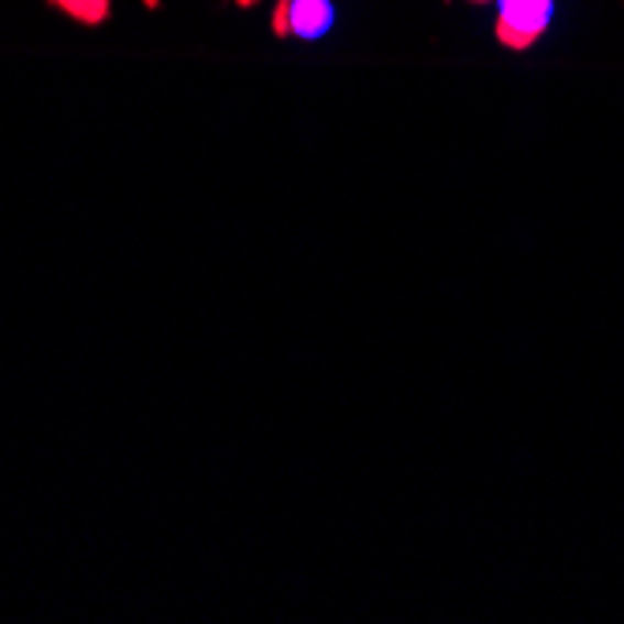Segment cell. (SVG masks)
Listing matches in <instances>:
<instances>
[{
    "mask_svg": "<svg viewBox=\"0 0 624 624\" xmlns=\"http://www.w3.org/2000/svg\"><path fill=\"white\" fill-rule=\"evenodd\" d=\"M240 4H254V0H240Z\"/></svg>",
    "mask_w": 624,
    "mask_h": 624,
    "instance_id": "cell-5",
    "label": "cell"
},
{
    "mask_svg": "<svg viewBox=\"0 0 624 624\" xmlns=\"http://www.w3.org/2000/svg\"><path fill=\"white\" fill-rule=\"evenodd\" d=\"M554 0H497V37L508 50H527L554 23Z\"/></svg>",
    "mask_w": 624,
    "mask_h": 624,
    "instance_id": "cell-1",
    "label": "cell"
},
{
    "mask_svg": "<svg viewBox=\"0 0 624 624\" xmlns=\"http://www.w3.org/2000/svg\"><path fill=\"white\" fill-rule=\"evenodd\" d=\"M143 4H146V8H157V4H161V0H143Z\"/></svg>",
    "mask_w": 624,
    "mask_h": 624,
    "instance_id": "cell-4",
    "label": "cell"
},
{
    "mask_svg": "<svg viewBox=\"0 0 624 624\" xmlns=\"http://www.w3.org/2000/svg\"><path fill=\"white\" fill-rule=\"evenodd\" d=\"M333 0H281L277 12H273V31L318 42L333 31Z\"/></svg>",
    "mask_w": 624,
    "mask_h": 624,
    "instance_id": "cell-2",
    "label": "cell"
},
{
    "mask_svg": "<svg viewBox=\"0 0 624 624\" xmlns=\"http://www.w3.org/2000/svg\"><path fill=\"white\" fill-rule=\"evenodd\" d=\"M50 4L64 8L75 23H90V26H98L109 15V0H50Z\"/></svg>",
    "mask_w": 624,
    "mask_h": 624,
    "instance_id": "cell-3",
    "label": "cell"
}]
</instances>
